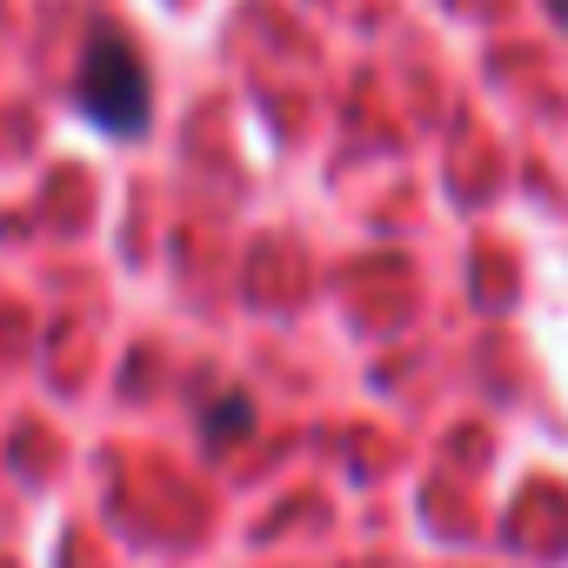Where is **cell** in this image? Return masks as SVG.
Here are the masks:
<instances>
[{"mask_svg":"<svg viewBox=\"0 0 568 568\" xmlns=\"http://www.w3.org/2000/svg\"><path fill=\"white\" fill-rule=\"evenodd\" d=\"M148 68H141V54L114 34V28H101L88 48H81V74H74V108L101 128V134H114V141H134L141 128H148Z\"/></svg>","mask_w":568,"mask_h":568,"instance_id":"1","label":"cell"}]
</instances>
